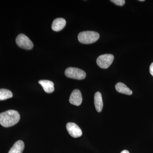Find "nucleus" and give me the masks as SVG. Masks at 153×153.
Segmentation results:
<instances>
[{
  "instance_id": "obj_5",
  "label": "nucleus",
  "mask_w": 153,
  "mask_h": 153,
  "mask_svg": "<svg viewBox=\"0 0 153 153\" xmlns=\"http://www.w3.org/2000/svg\"><path fill=\"white\" fill-rule=\"evenodd\" d=\"M114 56L111 54H104L99 56L97 59V63L101 68L106 69L112 64Z\"/></svg>"
},
{
  "instance_id": "obj_2",
  "label": "nucleus",
  "mask_w": 153,
  "mask_h": 153,
  "mask_svg": "<svg viewBox=\"0 0 153 153\" xmlns=\"http://www.w3.org/2000/svg\"><path fill=\"white\" fill-rule=\"evenodd\" d=\"M100 35L94 31H87L80 32L78 35L79 42L83 44H91L98 40Z\"/></svg>"
},
{
  "instance_id": "obj_4",
  "label": "nucleus",
  "mask_w": 153,
  "mask_h": 153,
  "mask_svg": "<svg viewBox=\"0 0 153 153\" xmlns=\"http://www.w3.org/2000/svg\"><path fill=\"white\" fill-rule=\"evenodd\" d=\"M16 43L19 47L27 50L33 49L34 46L33 42L30 38L23 34L18 35L16 39Z\"/></svg>"
},
{
  "instance_id": "obj_16",
  "label": "nucleus",
  "mask_w": 153,
  "mask_h": 153,
  "mask_svg": "<svg viewBox=\"0 0 153 153\" xmlns=\"http://www.w3.org/2000/svg\"><path fill=\"white\" fill-rule=\"evenodd\" d=\"M120 153H130L129 152H128V151L126 150H125L123 151L122 152H121Z\"/></svg>"
},
{
  "instance_id": "obj_14",
  "label": "nucleus",
  "mask_w": 153,
  "mask_h": 153,
  "mask_svg": "<svg viewBox=\"0 0 153 153\" xmlns=\"http://www.w3.org/2000/svg\"><path fill=\"white\" fill-rule=\"evenodd\" d=\"M111 1L114 3L117 6H123L125 4V0H111Z\"/></svg>"
},
{
  "instance_id": "obj_1",
  "label": "nucleus",
  "mask_w": 153,
  "mask_h": 153,
  "mask_svg": "<svg viewBox=\"0 0 153 153\" xmlns=\"http://www.w3.org/2000/svg\"><path fill=\"white\" fill-rule=\"evenodd\" d=\"M20 120V115L16 111L10 110L0 114V124L4 127L15 125Z\"/></svg>"
},
{
  "instance_id": "obj_8",
  "label": "nucleus",
  "mask_w": 153,
  "mask_h": 153,
  "mask_svg": "<svg viewBox=\"0 0 153 153\" xmlns=\"http://www.w3.org/2000/svg\"><path fill=\"white\" fill-rule=\"evenodd\" d=\"M66 25V21L63 18H57L55 19L52 23V30L58 32L63 30Z\"/></svg>"
},
{
  "instance_id": "obj_15",
  "label": "nucleus",
  "mask_w": 153,
  "mask_h": 153,
  "mask_svg": "<svg viewBox=\"0 0 153 153\" xmlns=\"http://www.w3.org/2000/svg\"><path fill=\"white\" fill-rule=\"evenodd\" d=\"M149 71L150 74L153 76V62L150 66Z\"/></svg>"
},
{
  "instance_id": "obj_11",
  "label": "nucleus",
  "mask_w": 153,
  "mask_h": 153,
  "mask_svg": "<svg viewBox=\"0 0 153 153\" xmlns=\"http://www.w3.org/2000/svg\"><path fill=\"white\" fill-rule=\"evenodd\" d=\"M25 148V143L22 140H19L13 146L8 153H22Z\"/></svg>"
},
{
  "instance_id": "obj_6",
  "label": "nucleus",
  "mask_w": 153,
  "mask_h": 153,
  "mask_svg": "<svg viewBox=\"0 0 153 153\" xmlns=\"http://www.w3.org/2000/svg\"><path fill=\"white\" fill-rule=\"evenodd\" d=\"M66 127L68 133L73 137H79L82 136V130L76 124L74 123H68Z\"/></svg>"
},
{
  "instance_id": "obj_17",
  "label": "nucleus",
  "mask_w": 153,
  "mask_h": 153,
  "mask_svg": "<svg viewBox=\"0 0 153 153\" xmlns=\"http://www.w3.org/2000/svg\"><path fill=\"white\" fill-rule=\"evenodd\" d=\"M140 1H144V0H139Z\"/></svg>"
},
{
  "instance_id": "obj_3",
  "label": "nucleus",
  "mask_w": 153,
  "mask_h": 153,
  "mask_svg": "<svg viewBox=\"0 0 153 153\" xmlns=\"http://www.w3.org/2000/svg\"><path fill=\"white\" fill-rule=\"evenodd\" d=\"M65 74L68 78L72 79H83L86 77V73L82 69L75 67H68L65 70Z\"/></svg>"
},
{
  "instance_id": "obj_9",
  "label": "nucleus",
  "mask_w": 153,
  "mask_h": 153,
  "mask_svg": "<svg viewBox=\"0 0 153 153\" xmlns=\"http://www.w3.org/2000/svg\"><path fill=\"white\" fill-rule=\"evenodd\" d=\"M38 82L43 88L44 91L47 93H52L55 90L54 84L52 81L49 80H40Z\"/></svg>"
},
{
  "instance_id": "obj_10",
  "label": "nucleus",
  "mask_w": 153,
  "mask_h": 153,
  "mask_svg": "<svg viewBox=\"0 0 153 153\" xmlns=\"http://www.w3.org/2000/svg\"><path fill=\"white\" fill-rule=\"evenodd\" d=\"M94 102L96 109L97 112H101L103 107V101L101 94L99 91H97L94 94Z\"/></svg>"
},
{
  "instance_id": "obj_13",
  "label": "nucleus",
  "mask_w": 153,
  "mask_h": 153,
  "mask_svg": "<svg viewBox=\"0 0 153 153\" xmlns=\"http://www.w3.org/2000/svg\"><path fill=\"white\" fill-rule=\"evenodd\" d=\"M13 96V93L10 91L4 88L0 89V101L12 98Z\"/></svg>"
},
{
  "instance_id": "obj_12",
  "label": "nucleus",
  "mask_w": 153,
  "mask_h": 153,
  "mask_svg": "<svg viewBox=\"0 0 153 153\" xmlns=\"http://www.w3.org/2000/svg\"><path fill=\"white\" fill-rule=\"evenodd\" d=\"M115 88L120 93L130 95L132 94V91L122 82H118L115 85Z\"/></svg>"
},
{
  "instance_id": "obj_7",
  "label": "nucleus",
  "mask_w": 153,
  "mask_h": 153,
  "mask_svg": "<svg viewBox=\"0 0 153 153\" xmlns=\"http://www.w3.org/2000/svg\"><path fill=\"white\" fill-rule=\"evenodd\" d=\"M82 96L80 91L78 89H75L72 91L69 101L70 103L76 106H79L82 102Z\"/></svg>"
}]
</instances>
